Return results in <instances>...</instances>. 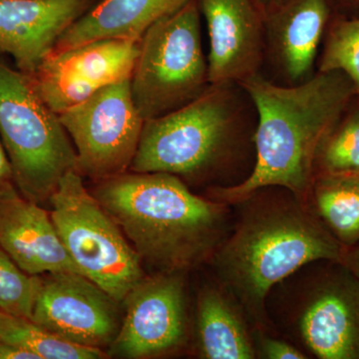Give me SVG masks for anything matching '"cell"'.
<instances>
[{
    "label": "cell",
    "instance_id": "obj_25",
    "mask_svg": "<svg viewBox=\"0 0 359 359\" xmlns=\"http://www.w3.org/2000/svg\"><path fill=\"white\" fill-rule=\"evenodd\" d=\"M15 186L13 179V167L11 161L0 139V191L6 190L9 187Z\"/></svg>",
    "mask_w": 359,
    "mask_h": 359
},
{
    "label": "cell",
    "instance_id": "obj_14",
    "mask_svg": "<svg viewBox=\"0 0 359 359\" xmlns=\"http://www.w3.org/2000/svg\"><path fill=\"white\" fill-rule=\"evenodd\" d=\"M332 0H290L266 13V55L285 85L302 83L316 71L321 46L337 15Z\"/></svg>",
    "mask_w": 359,
    "mask_h": 359
},
{
    "label": "cell",
    "instance_id": "obj_8",
    "mask_svg": "<svg viewBox=\"0 0 359 359\" xmlns=\"http://www.w3.org/2000/svg\"><path fill=\"white\" fill-rule=\"evenodd\" d=\"M198 0L165 16L140 40L131 75L132 97L145 121L169 114L209 86Z\"/></svg>",
    "mask_w": 359,
    "mask_h": 359
},
{
    "label": "cell",
    "instance_id": "obj_26",
    "mask_svg": "<svg viewBox=\"0 0 359 359\" xmlns=\"http://www.w3.org/2000/svg\"><path fill=\"white\" fill-rule=\"evenodd\" d=\"M0 359H39L22 347L0 340Z\"/></svg>",
    "mask_w": 359,
    "mask_h": 359
},
{
    "label": "cell",
    "instance_id": "obj_19",
    "mask_svg": "<svg viewBox=\"0 0 359 359\" xmlns=\"http://www.w3.org/2000/svg\"><path fill=\"white\" fill-rule=\"evenodd\" d=\"M304 203L344 250L359 245V175H316Z\"/></svg>",
    "mask_w": 359,
    "mask_h": 359
},
{
    "label": "cell",
    "instance_id": "obj_21",
    "mask_svg": "<svg viewBox=\"0 0 359 359\" xmlns=\"http://www.w3.org/2000/svg\"><path fill=\"white\" fill-rule=\"evenodd\" d=\"M316 175H359V96H354L321 143Z\"/></svg>",
    "mask_w": 359,
    "mask_h": 359
},
{
    "label": "cell",
    "instance_id": "obj_13",
    "mask_svg": "<svg viewBox=\"0 0 359 359\" xmlns=\"http://www.w3.org/2000/svg\"><path fill=\"white\" fill-rule=\"evenodd\" d=\"M209 34L210 84L241 83L261 73L266 13L259 0H198Z\"/></svg>",
    "mask_w": 359,
    "mask_h": 359
},
{
    "label": "cell",
    "instance_id": "obj_12",
    "mask_svg": "<svg viewBox=\"0 0 359 359\" xmlns=\"http://www.w3.org/2000/svg\"><path fill=\"white\" fill-rule=\"evenodd\" d=\"M139 49L140 41L96 40L52 52L28 76L40 98L59 115L104 87L131 77Z\"/></svg>",
    "mask_w": 359,
    "mask_h": 359
},
{
    "label": "cell",
    "instance_id": "obj_28",
    "mask_svg": "<svg viewBox=\"0 0 359 359\" xmlns=\"http://www.w3.org/2000/svg\"><path fill=\"white\" fill-rule=\"evenodd\" d=\"M340 262L346 264L347 268L359 278V245L344 250V256Z\"/></svg>",
    "mask_w": 359,
    "mask_h": 359
},
{
    "label": "cell",
    "instance_id": "obj_2",
    "mask_svg": "<svg viewBox=\"0 0 359 359\" xmlns=\"http://www.w3.org/2000/svg\"><path fill=\"white\" fill-rule=\"evenodd\" d=\"M91 193L114 219L151 273L205 266L233 224V207L167 173L126 172Z\"/></svg>",
    "mask_w": 359,
    "mask_h": 359
},
{
    "label": "cell",
    "instance_id": "obj_17",
    "mask_svg": "<svg viewBox=\"0 0 359 359\" xmlns=\"http://www.w3.org/2000/svg\"><path fill=\"white\" fill-rule=\"evenodd\" d=\"M207 269L196 290L193 323L196 354L202 359H256L254 325L249 316L230 290Z\"/></svg>",
    "mask_w": 359,
    "mask_h": 359
},
{
    "label": "cell",
    "instance_id": "obj_1",
    "mask_svg": "<svg viewBox=\"0 0 359 359\" xmlns=\"http://www.w3.org/2000/svg\"><path fill=\"white\" fill-rule=\"evenodd\" d=\"M231 205L230 233L205 266L242 304L254 327L273 330L266 311L271 290L304 264L341 261L344 248L283 187L257 189Z\"/></svg>",
    "mask_w": 359,
    "mask_h": 359
},
{
    "label": "cell",
    "instance_id": "obj_15",
    "mask_svg": "<svg viewBox=\"0 0 359 359\" xmlns=\"http://www.w3.org/2000/svg\"><path fill=\"white\" fill-rule=\"evenodd\" d=\"M94 0H0V53L32 75Z\"/></svg>",
    "mask_w": 359,
    "mask_h": 359
},
{
    "label": "cell",
    "instance_id": "obj_3",
    "mask_svg": "<svg viewBox=\"0 0 359 359\" xmlns=\"http://www.w3.org/2000/svg\"><path fill=\"white\" fill-rule=\"evenodd\" d=\"M238 84L256 112V164L241 185L203 195L231 204L278 186L306 201L321 143L356 95L353 83L340 71H316L299 84L276 83L261 73Z\"/></svg>",
    "mask_w": 359,
    "mask_h": 359
},
{
    "label": "cell",
    "instance_id": "obj_6",
    "mask_svg": "<svg viewBox=\"0 0 359 359\" xmlns=\"http://www.w3.org/2000/svg\"><path fill=\"white\" fill-rule=\"evenodd\" d=\"M0 139L21 195L49 203L61 179L76 171V151L59 115L40 98L29 76L0 61Z\"/></svg>",
    "mask_w": 359,
    "mask_h": 359
},
{
    "label": "cell",
    "instance_id": "obj_11",
    "mask_svg": "<svg viewBox=\"0 0 359 359\" xmlns=\"http://www.w3.org/2000/svg\"><path fill=\"white\" fill-rule=\"evenodd\" d=\"M76 271L39 276L32 321L61 339L93 348H109L121 325L119 304Z\"/></svg>",
    "mask_w": 359,
    "mask_h": 359
},
{
    "label": "cell",
    "instance_id": "obj_9",
    "mask_svg": "<svg viewBox=\"0 0 359 359\" xmlns=\"http://www.w3.org/2000/svg\"><path fill=\"white\" fill-rule=\"evenodd\" d=\"M59 118L82 177L99 182L129 171L145 124L132 97L131 77L104 87Z\"/></svg>",
    "mask_w": 359,
    "mask_h": 359
},
{
    "label": "cell",
    "instance_id": "obj_16",
    "mask_svg": "<svg viewBox=\"0 0 359 359\" xmlns=\"http://www.w3.org/2000/svg\"><path fill=\"white\" fill-rule=\"evenodd\" d=\"M0 249L30 276L79 273L61 244L50 212L23 197L15 186L0 191Z\"/></svg>",
    "mask_w": 359,
    "mask_h": 359
},
{
    "label": "cell",
    "instance_id": "obj_27",
    "mask_svg": "<svg viewBox=\"0 0 359 359\" xmlns=\"http://www.w3.org/2000/svg\"><path fill=\"white\" fill-rule=\"evenodd\" d=\"M337 14L346 18H359V0H332Z\"/></svg>",
    "mask_w": 359,
    "mask_h": 359
},
{
    "label": "cell",
    "instance_id": "obj_7",
    "mask_svg": "<svg viewBox=\"0 0 359 359\" xmlns=\"http://www.w3.org/2000/svg\"><path fill=\"white\" fill-rule=\"evenodd\" d=\"M61 244L82 276L123 302L145 278L143 264L120 226L71 171L49 200Z\"/></svg>",
    "mask_w": 359,
    "mask_h": 359
},
{
    "label": "cell",
    "instance_id": "obj_10",
    "mask_svg": "<svg viewBox=\"0 0 359 359\" xmlns=\"http://www.w3.org/2000/svg\"><path fill=\"white\" fill-rule=\"evenodd\" d=\"M189 273H151L129 292L123 302L125 314L108 355L162 358L189 346Z\"/></svg>",
    "mask_w": 359,
    "mask_h": 359
},
{
    "label": "cell",
    "instance_id": "obj_4",
    "mask_svg": "<svg viewBox=\"0 0 359 359\" xmlns=\"http://www.w3.org/2000/svg\"><path fill=\"white\" fill-rule=\"evenodd\" d=\"M247 95L238 83L210 84L192 102L147 120L129 171L174 175L204 193L244 183L256 164Z\"/></svg>",
    "mask_w": 359,
    "mask_h": 359
},
{
    "label": "cell",
    "instance_id": "obj_18",
    "mask_svg": "<svg viewBox=\"0 0 359 359\" xmlns=\"http://www.w3.org/2000/svg\"><path fill=\"white\" fill-rule=\"evenodd\" d=\"M191 0H101L61 35L53 52L67 50L96 40L140 41L157 21Z\"/></svg>",
    "mask_w": 359,
    "mask_h": 359
},
{
    "label": "cell",
    "instance_id": "obj_22",
    "mask_svg": "<svg viewBox=\"0 0 359 359\" xmlns=\"http://www.w3.org/2000/svg\"><path fill=\"white\" fill-rule=\"evenodd\" d=\"M316 71H340L359 96V18L334 16L325 33Z\"/></svg>",
    "mask_w": 359,
    "mask_h": 359
},
{
    "label": "cell",
    "instance_id": "obj_5",
    "mask_svg": "<svg viewBox=\"0 0 359 359\" xmlns=\"http://www.w3.org/2000/svg\"><path fill=\"white\" fill-rule=\"evenodd\" d=\"M266 311L309 359H359V278L341 262L304 264L271 290Z\"/></svg>",
    "mask_w": 359,
    "mask_h": 359
},
{
    "label": "cell",
    "instance_id": "obj_20",
    "mask_svg": "<svg viewBox=\"0 0 359 359\" xmlns=\"http://www.w3.org/2000/svg\"><path fill=\"white\" fill-rule=\"evenodd\" d=\"M0 340L22 347L39 359H101L102 349L79 346L44 330L25 318L0 311Z\"/></svg>",
    "mask_w": 359,
    "mask_h": 359
},
{
    "label": "cell",
    "instance_id": "obj_24",
    "mask_svg": "<svg viewBox=\"0 0 359 359\" xmlns=\"http://www.w3.org/2000/svg\"><path fill=\"white\" fill-rule=\"evenodd\" d=\"M256 359H309L301 349L273 330L254 327Z\"/></svg>",
    "mask_w": 359,
    "mask_h": 359
},
{
    "label": "cell",
    "instance_id": "obj_23",
    "mask_svg": "<svg viewBox=\"0 0 359 359\" xmlns=\"http://www.w3.org/2000/svg\"><path fill=\"white\" fill-rule=\"evenodd\" d=\"M39 287V276L22 271L0 249V311L32 320Z\"/></svg>",
    "mask_w": 359,
    "mask_h": 359
},
{
    "label": "cell",
    "instance_id": "obj_29",
    "mask_svg": "<svg viewBox=\"0 0 359 359\" xmlns=\"http://www.w3.org/2000/svg\"><path fill=\"white\" fill-rule=\"evenodd\" d=\"M259 1L261 6H263L266 13H268L269 11H275L278 7L287 4L290 0H259Z\"/></svg>",
    "mask_w": 359,
    "mask_h": 359
}]
</instances>
